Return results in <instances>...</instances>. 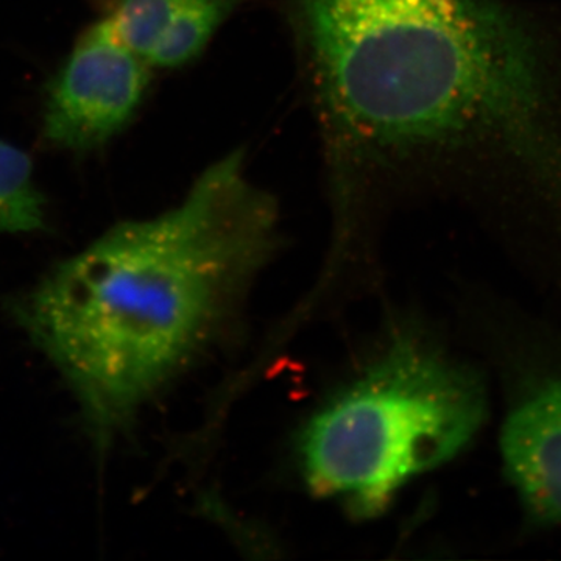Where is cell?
I'll use <instances>...</instances> for the list:
<instances>
[{
    "label": "cell",
    "instance_id": "obj_1",
    "mask_svg": "<svg viewBox=\"0 0 561 561\" xmlns=\"http://www.w3.org/2000/svg\"><path fill=\"white\" fill-rule=\"evenodd\" d=\"M276 241V201L234 149L179 205L111 228L21 300L22 327L72 387L99 453L205 348Z\"/></svg>",
    "mask_w": 561,
    "mask_h": 561
},
{
    "label": "cell",
    "instance_id": "obj_2",
    "mask_svg": "<svg viewBox=\"0 0 561 561\" xmlns=\"http://www.w3.org/2000/svg\"><path fill=\"white\" fill-rule=\"evenodd\" d=\"M286 27L328 192L348 224L445 194L500 38L505 0H272Z\"/></svg>",
    "mask_w": 561,
    "mask_h": 561
},
{
    "label": "cell",
    "instance_id": "obj_3",
    "mask_svg": "<svg viewBox=\"0 0 561 561\" xmlns=\"http://www.w3.org/2000/svg\"><path fill=\"white\" fill-rule=\"evenodd\" d=\"M485 416L478 373L401 335L309 421L300 442L302 472L320 496L375 516L415 476L467 448Z\"/></svg>",
    "mask_w": 561,
    "mask_h": 561
},
{
    "label": "cell",
    "instance_id": "obj_4",
    "mask_svg": "<svg viewBox=\"0 0 561 561\" xmlns=\"http://www.w3.org/2000/svg\"><path fill=\"white\" fill-rule=\"evenodd\" d=\"M150 66L124 43L113 20L95 22L51 80L44 135L69 150H91L113 138L138 111Z\"/></svg>",
    "mask_w": 561,
    "mask_h": 561
},
{
    "label": "cell",
    "instance_id": "obj_5",
    "mask_svg": "<svg viewBox=\"0 0 561 561\" xmlns=\"http://www.w3.org/2000/svg\"><path fill=\"white\" fill-rule=\"evenodd\" d=\"M500 448L505 478L527 518L561 526V371L537 376L516 391Z\"/></svg>",
    "mask_w": 561,
    "mask_h": 561
},
{
    "label": "cell",
    "instance_id": "obj_6",
    "mask_svg": "<svg viewBox=\"0 0 561 561\" xmlns=\"http://www.w3.org/2000/svg\"><path fill=\"white\" fill-rule=\"evenodd\" d=\"M247 0H119L111 14L124 43L150 68L179 69L210 41Z\"/></svg>",
    "mask_w": 561,
    "mask_h": 561
},
{
    "label": "cell",
    "instance_id": "obj_7",
    "mask_svg": "<svg viewBox=\"0 0 561 561\" xmlns=\"http://www.w3.org/2000/svg\"><path fill=\"white\" fill-rule=\"evenodd\" d=\"M44 228V198L32 180L27 153L0 140V232Z\"/></svg>",
    "mask_w": 561,
    "mask_h": 561
}]
</instances>
